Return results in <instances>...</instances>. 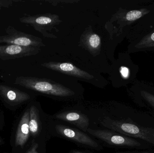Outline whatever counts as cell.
I'll return each instance as SVG.
<instances>
[{
  "label": "cell",
  "mask_w": 154,
  "mask_h": 153,
  "mask_svg": "<svg viewBox=\"0 0 154 153\" xmlns=\"http://www.w3.org/2000/svg\"><path fill=\"white\" fill-rule=\"evenodd\" d=\"M14 84L29 90L51 96L66 97L75 94V92L70 89L45 79L29 76H18L15 79Z\"/></svg>",
  "instance_id": "obj_1"
},
{
  "label": "cell",
  "mask_w": 154,
  "mask_h": 153,
  "mask_svg": "<svg viewBox=\"0 0 154 153\" xmlns=\"http://www.w3.org/2000/svg\"><path fill=\"white\" fill-rule=\"evenodd\" d=\"M104 126L127 136L139 138L154 145V129L106 117L101 122Z\"/></svg>",
  "instance_id": "obj_2"
},
{
  "label": "cell",
  "mask_w": 154,
  "mask_h": 153,
  "mask_svg": "<svg viewBox=\"0 0 154 153\" xmlns=\"http://www.w3.org/2000/svg\"><path fill=\"white\" fill-rule=\"evenodd\" d=\"M5 30L6 35L0 36V44L37 48L45 46L40 38L19 31L11 25L8 26Z\"/></svg>",
  "instance_id": "obj_3"
},
{
  "label": "cell",
  "mask_w": 154,
  "mask_h": 153,
  "mask_svg": "<svg viewBox=\"0 0 154 153\" xmlns=\"http://www.w3.org/2000/svg\"><path fill=\"white\" fill-rule=\"evenodd\" d=\"M87 132L110 145L130 147H139L141 146V144L135 139L117 134L109 130H94L88 128Z\"/></svg>",
  "instance_id": "obj_4"
},
{
  "label": "cell",
  "mask_w": 154,
  "mask_h": 153,
  "mask_svg": "<svg viewBox=\"0 0 154 153\" xmlns=\"http://www.w3.org/2000/svg\"><path fill=\"white\" fill-rule=\"evenodd\" d=\"M39 48L23 47L14 45H0V59L6 61L23 58L38 54Z\"/></svg>",
  "instance_id": "obj_5"
},
{
  "label": "cell",
  "mask_w": 154,
  "mask_h": 153,
  "mask_svg": "<svg viewBox=\"0 0 154 153\" xmlns=\"http://www.w3.org/2000/svg\"><path fill=\"white\" fill-rule=\"evenodd\" d=\"M19 20L21 23L31 26L36 30L42 33L43 35L47 27L55 25L56 22H59L58 16L52 14L28 15L23 16Z\"/></svg>",
  "instance_id": "obj_6"
},
{
  "label": "cell",
  "mask_w": 154,
  "mask_h": 153,
  "mask_svg": "<svg viewBox=\"0 0 154 153\" xmlns=\"http://www.w3.org/2000/svg\"><path fill=\"white\" fill-rule=\"evenodd\" d=\"M42 66L48 69L80 79L91 80L94 78L88 73L82 71L70 63L50 62L42 64Z\"/></svg>",
  "instance_id": "obj_7"
},
{
  "label": "cell",
  "mask_w": 154,
  "mask_h": 153,
  "mask_svg": "<svg viewBox=\"0 0 154 153\" xmlns=\"http://www.w3.org/2000/svg\"><path fill=\"white\" fill-rule=\"evenodd\" d=\"M56 129L57 132L61 135L77 143L93 148H97L99 147V145L97 142L94 141L86 134L79 130L69 128L61 125H57Z\"/></svg>",
  "instance_id": "obj_8"
},
{
  "label": "cell",
  "mask_w": 154,
  "mask_h": 153,
  "mask_svg": "<svg viewBox=\"0 0 154 153\" xmlns=\"http://www.w3.org/2000/svg\"><path fill=\"white\" fill-rule=\"evenodd\" d=\"M0 96L3 99L11 104H20L29 99L26 93L7 85L0 84Z\"/></svg>",
  "instance_id": "obj_9"
},
{
  "label": "cell",
  "mask_w": 154,
  "mask_h": 153,
  "mask_svg": "<svg viewBox=\"0 0 154 153\" xmlns=\"http://www.w3.org/2000/svg\"><path fill=\"white\" fill-rule=\"evenodd\" d=\"M55 117L75 125L84 132H87L89 119L86 115L76 112H66L56 115Z\"/></svg>",
  "instance_id": "obj_10"
},
{
  "label": "cell",
  "mask_w": 154,
  "mask_h": 153,
  "mask_svg": "<svg viewBox=\"0 0 154 153\" xmlns=\"http://www.w3.org/2000/svg\"><path fill=\"white\" fill-rule=\"evenodd\" d=\"M29 116V110H28L25 111L21 119L15 137V145L16 146H23L28 141L30 133Z\"/></svg>",
  "instance_id": "obj_11"
},
{
  "label": "cell",
  "mask_w": 154,
  "mask_h": 153,
  "mask_svg": "<svg viewBox=\"0 0 154 153\" xmlns=\"http://www.w3.org/2000/svg\"><path fill=\"white\" fill-rule=\"evenodd\" d=\"M150 12V10L146 8L132 10L124 13L122 19L124 21L128 22V23H132L148 14Z\"/></svg>",
  "instance_id": "obj_12"
},
{
  "label": "cell",
  "mask_w": 154,
  "mask_h": 153,
  "mask_svg": "<svg viewBox=\"0 0 154 153\" xmlns=\"http://www.w3.org/2000/svg\"><path fill=\"white\" fill-rule=\"evenodd\" d=\"M29 126L30 132L33 136L38 134L39 129V120L38 110L36 107L32 106L29 109Z\"/></svg>",
  "instance_id": "obj_13"
},
{
  "label": "cell",
  "mask_w": 154,
  "mask_h": 153,
  "mask_svg": "<svg viewBox=\"0 0 154 153\" xmlns=\"http://www.w3.org/2000/svg\"><path fill=\"white\" fill-rule=\"evenodd\" d=\"M154 47V31L144 37L135 46L137 49L147 48Z\"/></svg>",
  "instance_id": "obj_14"
},
{
  "label": "cell",
  "mask_w": 154,
  "mask_h": 153,
  "mask_svg": "<svg viewBox=\"0 0 154 153\" xmlns=\"http://www.w3.org/2000/svg\"><path fill=\"white\" fill-rule=\"evenodd\" d=\"M88 43L89 46L92 48H97L99 46L100 44V37L97 34H92L89 38Z\"/></svg>",
  "instance_id": "obj_15"
},
{
  "label": "cell",
  "mask_w": 154,
  "mask_h": 153,
  "mask_svg": "<svg viewBox=\"0 0 154 153\" xmlns=\"http://www.w3.org/2000/svg\"><path fill=\"white\" fill-rule=\"evenodd\" d=\"M141 94L143 98L154 108V95L144 90L141 91Z\"/></svg>",
  "instance_id": "obj_16"
},
{
  "label": "cell",
  "mask_w": 154,
  "mask_h": 153,
  "mask_svg": "<svg viewBox=\"0 0 154 153\" xmlns=\"http://www.w3.org/2000/svg\"><path fill=\"white\" fill-rule=\"evenodd\" d=\"M15 1L13 0H0V10L3 8H9L12 5L13 2Z\"/></svg>",
  "instance_id": "obj_17"
},
{
  "label": "cell",
  "mask_w": 154,
  "mask_h": 153,
  "mask_svg": "<svg viewBox=\"0 0 154 153\" xmlns=\"http://www.w3.org/2000/svg\"><path fill=\"white\" fill-rule=\"evenodd\" d=\"M38 147V145L37 143H34L32 145V146L30 148L29 150L28 151L27 153H38L37 149Z\"/></svg>",
  "instance_id": "obj_18"
},
{
  "label": "cell",
  "mask_w": 154,
  "mask_h": 153,
  "mask_svg": "<svg viewBox=\"0 0 154 153\" xmlns=\"http://www.w3.org/2000/svg\"><path fill=\"white\" fill-rule=\"evenodd\" d=\"M132 153H149L148 152H142Z\"/></svg>",
  "instance_id": "obj_19"
},
{
  "label": "cell",
  "mask_w": 154,
  "mask_h": 153,
  "mask_svg": "<svg viewBox=\"0 0 154 153\" xmlns=\"http://www.w3.org/2000/svg\"><path fill=\"white\" fill-rule=\"evenodd\" d=\"M73 153H83L82 152H74Z\"/></svg>",
  "instance_id": "obj_20"
},
{
  "label": "cell",
  "mask_w": 154,
  "mask_h": 153,
  "mask_svg": "<svg viewBox=\"0 0 154 153\" xmlns=\"http://www.w3.org/2000/svg\"><path fill=\"white\" fill-rule=\"evenodd\" d=\"M2 143V140H1V138H0V143Z\"/></svg>",
  "instance_id": "obj_21"
}]
</instances>
